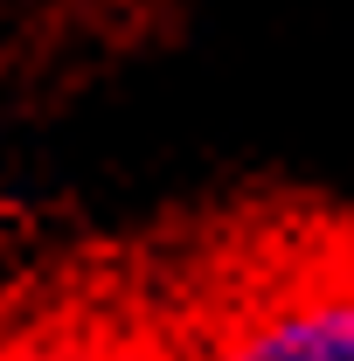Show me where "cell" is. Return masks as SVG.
Here are the masks:
<instances>
[{
    "instance_id": "1",
    "label": "cell",
    "mask_w": 354,
    "mask_h": 361,
    "mask_svg": "<svg viewBox=\"0 0 354 361\" xmlns=\"http://www.w3.org/2000/svg\"><path fill=\"white\" fill-rule=\"evenodd\" d=\"M174 361H354V236L306 229L202 285Z\"/></svg>"
},
{
    "instance_id": "2",
    "label": "cell",
    "mask_w": 354,
    "mask_h": 361,
    "mask_svg": "<svg viewBox=\"0 0 354 361\" xmlns=\"http://www.w3.org/2000/svg\"><path fill=\"white\" fill-rule=\"evenodd\" d=\"M0 361H35V348H28V341L7 326V319H0Z\"/></svg>"
}]
</instances>
